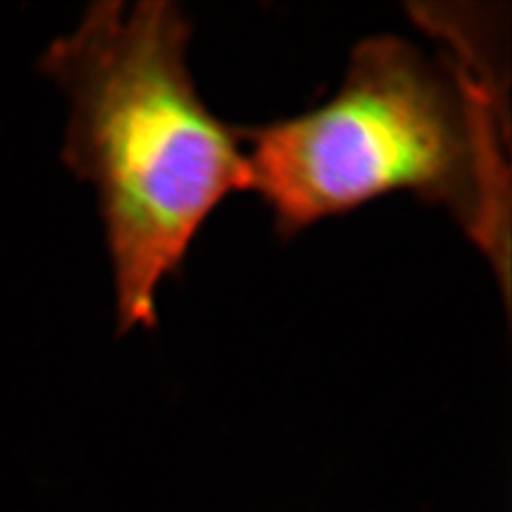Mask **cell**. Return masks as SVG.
Returning <instances> with one entry per match:
<instances>
[{
    "mask_svg": "<svg viewBox=\"0 0 512 512\" xmlns=\"http://www.w3.org/2000/svg\"><path fill=\"white\" fill-rule=\"evenodd\" d=\"M442 44L446 59L435 61L404 38H366L327 103L239 128L249 188L283 238L389 194H412L456 220L507 293L505 88L488 40Z\"/></svg>",
    "mask_w": 512,
    "mask_h": 512,
    "instance_id": "cell-1",
    "label": "cell"
},
{
    "mask_svg": "<svg viewBox=\"0 0 512 512\" xmlns=\"http://www.w3.org/2000/svg\"><path fill=\"white\" fill-rule=\"evenodd\" d=\"M190 37L175 2H99L42 57L69 101L63 160L97 192L120 334L156 323L162 283L220 203L249 188L239 128L188 69Z\"/></svg>",
    "mask_w": 512,
    "mask_h": 512,
    "instance_id": "cell-2",
    "label": "cell"
}]
</instances>
